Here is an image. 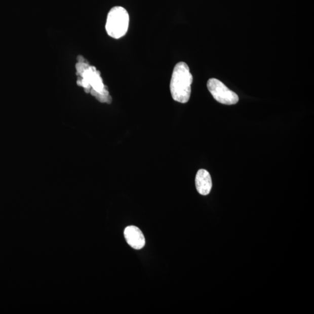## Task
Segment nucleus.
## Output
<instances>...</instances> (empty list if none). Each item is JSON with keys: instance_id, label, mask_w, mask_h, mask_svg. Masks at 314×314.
<instances>
[{"instance_id": "obj_1", "label": "nucleus", "mask_w": 314, "mask_h": 314, "mask_svg": "<svg viewBox=\"0 0 314 314\" xmlns=\"http://www.w3.org/2000/svg\"><path fill=\"white\" fill-rule=\"evenodd\" d=\"M77 60V85L84 88L86 93H91L101 103H111V97L103 83L100 71L95 66L90 65L83 56H78Z\"/></svg>"}, {"instance_id": "obj_2", "label": "nucleus", "mask_w": 314, "mask_h": 314, "mask_svg": "<svg viewBox=\"0 0 314 314\" xmlns=\"http://www.w3.org/2000/svg\"><path fill=\"white\" fill-rule=\"evenodd\" d=\"M193 76L185 62H180L173 70L170 90L173 99L180 103H186L191 95Z\"/></svg>"}, {"instance_id": "obj_3", "label": "nucleus", "mask_w": 314, "mask_h": 314, "mask_svg": "<svg viewBox=\"0 0 314 314\" xmlns=\"http://www.w3.org/2000/svg\"><path fill=\"white\" fill-rule=\"evenodd\" d=\"M129 24V16L127 10L123 7H114L108 14L106 31L110 37L119 39L127 34Z\"/></svg>"}, {"instance_id": "obj_4", "label": "nucleus", "mask_w": 314, "mask_h": 314, "mask_svg": "<svg viewBox=\"0 0 314 314\" xmlns=\"http://www.w3.org/2000/svg\"><path fill=\"white\" fill-rule=\"evenodd\" d=\"M207 88L214 99L220 103L233 105L238 103L239 97L237 94L231 91L217 78H210L207 82Z\"/></svg>"}, {"instance_id": "obj_5", "label": "nucleus", "mask_w": 314, "mask_h": 314, "mask_svg": "<svg viewBox=\"0 0 314 314\" xmlns=\"http://www.w3.org/2000/svg\"><path fill=\"white\" fill-rule=\"evenodd\" d=\"M124 237L128 244L136 250L143 249L146 241L142 231L135 226H129L124 230Z\"/></svg>"}, {"instance_id": "obj_6", "label": "nucleus", "mask_w": 314, "mask_h": 314, "mask_svg": "<svg viewBox=\"0 0 314 314\" xmlns=\"http://www.w3.org/2000/svg\"><path fill=\"white\" fill-rule=\"evenodd\" d=\"M195 187L200 194L207 195L210 193L213 183L210 173L205 170H200L196 174Z\"/></svg>"}]
</instances>
